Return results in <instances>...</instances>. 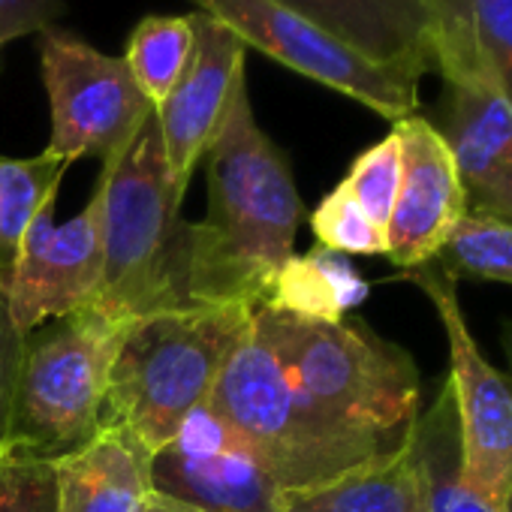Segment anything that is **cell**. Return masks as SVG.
<instances>
[{"mask_svg":"<svg viewBox=\"0 0 512 512\" xmlns=\"http://www.w3.org/2000/svg\"><path fill=\"white\" fill-rule=\"evenodd\" d=\"M368 293V281L353 269L347 253L314 247L284 263L266 305L311 323H344V314L359 308Z\"/></svg>","mask_w":512,"mask_h":512,"instance_id":"ffe728a7","label":"cell"},{"mask_svg":"<svg viewBox=\"0 0 512 512\" xmlns=\"http://www.w3.org/2000/svg\"><path fill=\"white\" fill-rule=\"evenodd\" d=\"M208 410L281 491L314 488L386 458V452L323 416L296 389L253 326L232 350Z\"/></svg>","mask_w":512,"mask_h":512,"instance_id":"5b68a950","label":"cell"},{"mask_svg":"<svg viewBox=\"0 0 512 512\" xmlns=\"http://www.w3.org/2000/svg\"><path fill=\"white\" fill-rule=\"evenodd\" d=\"M353 52L395 67L428 70V0H275Z\"/></svg>","mask_w":512,"mask_h":512,"instance_id":"2e32d148","label":"cell"},{"mask_svg":"<svg viewBox=\"0 0 512 512\" xmlns=\"http://www.w3.org/2000/svg\"><path fill=\"white\" fill-rule=\"evenodd\" d=\"M434 305L449 344V389L458 410L464 482L491 509L512 503V380L503 377L473 341L458 305L455 278L434 263L401 272Z\"/></svg>","mask_w":512,"mask_h":512,"instance_id":"9c48e42d","label":"cell"},{"mask_svg":"<svg viewBox=\"0 0 512 512\" xmlns=\"http://www.w3.org/2000/svg\"><path fill=\"white\" fill-rule=\"evenodd\" d=\"M205 160L208 214L187 223V302L256 311L296 256L305 205L284 151L253 118L247 88Z\"/></svg>","mask_w":512,"mask_h":512,"instance_id":"6da1fadb","label":"cell"},{"mask_svg":"<svg viewBox=\"0 0 512 512\" xmlns=\"http://www.w3.org/2000/svg\"><path fill=\"white\" fill-rule=\"evenodd\" d=\"M58 512H145L151 500V452L124 428L100 434L55 461Z\"/></svg>","mask_w":512,"mask_h":512,"instance_id":"e0dca14e","label":"cell"},{"mask_svg":"<svg viewBox=\"0 0 512 512\" xmlns=\"http://www.w3.org/2000/svg\"><path fill=\"white\" fill-rule=\"evenodd\" d=\"M103 290V190L67 223H55V205L31 223L10 281V314L22 335L97 308Z\"/></svg>","mask_w":512,"mask_h":512,"instance_id":"30bf717a","label":"cell"},{"mask_svg":"<svg viewBox=\"0 0 512 512\" xmlns=\"http://www.w3.org/2000/svg\"><path fill=\"white\" fill-rule=\"evenodd\" d=\"M151 500L175 512H281V488L208 410L151 455Z\"/></svg>","mask_w":512,"mask_h":512,"instance_id":"8fae6325","label":"cell"},{"mask_svg":"<svg viewBox=\"0 0 512 512\" xmlns=\"http://www.w3.org/2000/svg\"><path fill=\"white\" fill-rule=\"evenodd\" d=\"M449 118L443 139L452 151L467 214L512 223V109L479 82H446Z\"/></svg>","mask_w":512,"mask_h":512,"instance_id":"5bb4252c","label":"cell"},{"mask_svg":"<svg viewBox=\"0 0 512 512\" xmlns=\"http://www.w3.org/2000/svg\"><path fill=\"white\" fill-rule=\"evenodd\" d=\"M193 46H196L193 16H148L133 28L124 61L139 91L148 97L154 109L181 82Z\"/></svg>","mask_w":512,"mask_h":512,"instance_id":"7402d4cb","label":"cell"},{"mask_svg":"<svg viewBox=\"0 0 512 512\" xmlns=\"http://www.w3.org/2000/svg\"><path fill=\"white\" fill-rule=\"evenodd\" d=\"M437 269L455 281L479 278L512 284V223L467 214L437 253Z\"/></svg>","mask_w":512,"mask_h":512,"instance_id":"603a6c76","label":"cell"},{"mask_svg":"<svg viewBox=\"0 0 512 512\" xmlns=\"http://www.w3.org/2000/svg\"><path fill=\"white\" fill-rule=\"evenodd\" d=\"M25 338L28 335H22L19 326L13 323L7 293H0V455H4V446H7L10 413H13L19 368L25 356Z\"/></svg>","mask_w":512,"mask_h":512,"instance_id":"4316f807","label":"cell"},{"mask_svg":"<svg viewBox=\"0 0 512 512\" xmlns=\"http://www.w3.org/2000/svg\"><path fill=\"white\" fill-rule=\"evenodd\" d=\"M401 142V184L386 226V256L407 272L437 260L467 217V196L443 133L422 115L395 121Z\"/></svg>","mask_w":512,"mask_h":512,"instance_id":"4fadbf2b","label":"cell"},{"mask_svg":"<svg viewBox=\"0 0 512 512\" xmlns=\"http://www.w3.org/2000/svg\"><path fill=\"white\" fill-rule=\"evenodd\" d=\"M0 512H58L55 464L0 458Z\"/></svg>","mask_w":512,"mask_h":512,"instance_id":"484cf974","label":"cell"},{"mask_svg":"<svg viewBox=\"0 0 512 512\" xmlns=\"http://www.w3.org/2000/svg\"><path fill=\"white\" fill-rule=\"evenodd\" d=\"M311 229L320 247H329L338 253H359V256L386 253V232L371 223V217L347 193L344 184H338L317 205V211L311 214Z\"/></svg>","mask_w":512,"mask_h":512,"instance_id":"d4e9b609","label":"cell"},{"mask_svg":"<svg viewBox=\"0 0 512 512\" xmlns=\"http://www.w3.org/2000/svg\"><path fill=\"white\" fill-rule=\"evenodd\" d=\"M103 290L97 311L115 323L184 308L187 223L160 124L151 115L124 154L103 163Z\"/></svg>","mask_w":512,"mask_h":512,"instance_id":"277c9868","label":"cell"},{"mask_svg":"<svg viewBox=\"0 0 512 512\" xmlns=\"http://www.w3.org/2000/svg\"><path fill=\"white\" fill-rule=\"evenodd\" d=\"M296 389L335 425L392 455L419 416V371L407 350L362 323H311L260 305L250 320Z\"/></svg>","mask_w":512,"mask_h":512,"instance_id":"7a4b0ae2","label":"cell"},{"mask_svg":"<svg viewBox=\"0 0 512 512\" xmlns=\"http://www.w3.org/2000/svg\"><path fill=\"white\" fill-rule=\"evenodd\" d=\"M193 25L196 46L190 64L172 94L154 109L169 175L181 196L187 193L196 163L205 160L208 148L220 136L235 97L241 94V88H247V46L238 40V34L202 13L193 16Z\"/></svg>","mask_w":512,"mask_h":512,"instance_id":"7c38bea8","label":"cell"},{"mask_svg":"<svg viewBox=\"0 0 512 512\" xmlns=\"http://www.w3.org/2000/svg\"><path fill=\"white\" fill-rule=\"evenodd\" d=\"M40 70L52 109L46 151L67 163L79 157L106 163L124 154L154 115L124 58L103 55L55 25L40 34Z\"/></svg>","mask_w":512,"mask_h":512,"instance_id":"ba28073f","label":"cell"},{"mask_svg":"<svg viewBox=\"0 0 512 512\" xmlns=\"http://www.w3.org/2000/svg\"><path fill=\"white\" fill-rule=\"evenodd\" d=\"M121 329L124 323L91 308L52 320L25 338L7 458L55 464L100 434Z\"/></svg>","mask_w":512,"mask_h":512,"instance_id":"8992f818","label":"cell"},{"mask_svg":"<svg viewBox=\"0 0 512 512\" xmlns=\"http://www.w3.org/2000/svg\"><path fill=\"white\" fill-rule=\"evenodd\" d=\"M341 184L362 205V211L371 217V223L386 232L392 208H395L398 184H401V142H398L395 130L386 139H380L377 145H371L368 151H362L353 160V166Z\"/></svg>","mask_w":512,"mask_h":512,"instance_id":"cb8c5ba5","label":"cell"},{"mask_svg":"<svg viewBox=\"0 0 512 512\" xmlns=\"http://www.w3.org/2000/svg\"><path fill=\"white\" fill-rule=\"evenodd\" d=\"M503 341H506V353H509V362H512V326L506 329V338Z\"/></svg>","mask_w":512,"mask_h":512,"instance_id":"f546056e","label":"cell"},{"mask_svg":"<svg viewBox=\"0 0 512 512\" xmlns=\"http://www.w3.org/2000/svg\"><path fill=\"white\" fill-rule=\"evenodd\" d=\"M281 512H425L410 446L332 482L281 491Z\"/></svg>","mask_w":512,"mask_h":512,"instance_id":"d6986e66","label":"cell"},{"mask_svg":"<svg viewBox=\"0 0 512 512\" xmlns=\"http://www.w3.org/2000/svg\"><path fill=\"white\" fill-rule=\"evenodd\" d=\"M67 166V160L49 151L25 160L0 154V293H10L22 241L37 214L55 205Z\"/></svg>","mask_w":512,"mask_h":512,"instance_id":"44dd1931","label":"cell"},{"mask_svg":"<svg viewBox=\"0 0 512 512\" xmlns=\"http://www.w3.org/2000/svg\"><path fill=\"white\" fill-rule=\"evenodd\" d=\"M193 4L202 16H211L238 34L247 49L263 52L293 73L368 106L392 124L419 109L422 70L377 64L275 0H193Z\"/></svg>","mask_w":512,"mask_h":512,"instance_id":"52a82bcc","label":"cell"},{"mask_svg":"<svg viewBox=\"0 0 512 512\" xmlns=\"http://www.w3.org/2000/svg\"><path fill=\"white\" fill-rule=\"evenodd\" d=\"M67 10V0H0V73H4V52L10 43L43 34Z\"/></svg>","mask_w":512,"mask_h":512,"instance_id":"83f0119b","label":"cell"},{"mask_svg":"<svg viewBox=\"0 0 512 512\" xmlns=\"http://www.w3.org/2000/svg\"><path fill=\"white\" fill-rule=\"evenodd\" d=\"M407 446L419 476L425 512H497L485 506L464 482L461 428L449 380H443L434 401L419 410Z\"/></svg>","mask_w":512,"mask_h":512,"instance_id":"ac0fdd59","label":"cell"},{"mask_svg":"<svg viewBox=\"0 0 512 512\" xmlns=\"http://www.w3.org/2000/svg\"><path fill=\"white\" fill-rule=\"evenodd\" d=\"M244 305H184L124 323L103 404V425L124 428L151 455L208 404L250 326Z\"/></svg>","mask_w":512,"mask_h":512,"instance_id":"3957f363","label":"cell"},{"mask_svg":"<svg viewBox=\"0 0 512 512\" xmlns=\"http://www.w3.org/2000/svg\"><path fill=\"white\" fill-rule=\"evenodd\" d=\"M145 512H175V509H169V506H163V503L148 500V509H145Z\"/></svg>","mask_w":512,"mask_h":512,"instance_id":"f1b7e54d","label":"cell"},{"mask_svg":"<svg viewBox=\"0 0 512 512\" xmlns=\"http://www.w3.org/2000/svg\"><path fill=\"white\" fill-rule=\"evenodd\" d=\"M428 55L446 82H479L512 109V0H428Z\"/></svg>","mask_w":512,"mask_h":512,"instance_id":"9a60e30c","label":"cell"}]
</instances>
